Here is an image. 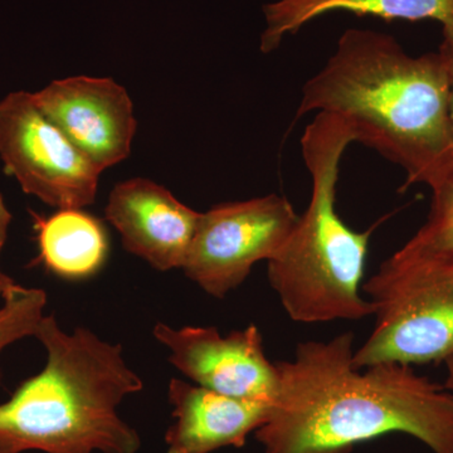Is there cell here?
<instances>
[{
  "label": "cell",
  "mask_w": 453,
  "mask_h": 453,
  "mask_svg": "<svg viewBox=\"0 0 453 453\" xmlns=\"http://www.w3.org/2000/svg\"><path fill=\"white\" fill-rule=\"evenodd\" d=\"M334 12L388 22L434 20L442 26L443 40H453V0H276L264 7L266 29L261 35V52H275L286 37Z\"/></svg>",
  "instance_id": "7c38bea8"
},
{
  "label": "cell",
  "mask_w": 453,
  "mask_h": 453,
  "mask_svg": "<svg viewBox=\"0 0 453 453\" xmlns=\"http://www.w3.org/2000/svg\"><path fill=\"white\" fill-rule=\"evenodd\" d=\"M311 112L342 119L356 142L401 166L404 188L431 187L453 164L440 50L413 57L392 35L348 29L326 65L303 85L295 120Z\"/></svg>",
  "instance_id": "7a4b0ae2"
},
{
  "label": "cell",
  "mask_w": 453,
  "mask_h": 453,
  "mask_svg": "<svg viewBox=\"0 0 453 453\" xmlns=\"http://www.w3.org/2000/svg\"><path fill=\"white\" fill-rule=\"evenodd\" d=\"M47 306V294L42 288L20 286L11 297L0 305V357L3 351L19 340L35 338L44 309ZM3 371L0 366V384Z\"/></svg>",
  "instance_id": "5bb4252c"
},
{
  "label": "cell",
  "mask_w": 453,
  "mask_h": 453,
  "mask_svg": "<svg viewBox=\"0 0 453 453\" xmlns=\"http://www.w3.org/2000/svg\"><path fill=\"white\" fill-rule=\"evenodd\" d=\"M153 335L169 351L170 363L203 388L243 401L275 402L279 369L268 360L255 325L223 336L216 327L157 323Z\"/></svg>",
  "instance_id": "ba28073f"
},
{
  "label": "cell",
  "mask_w": 453,
  "mask_h": 453,
  "mask_svg": "<svg viewBox=\"0 0 453 453\" xmlns=\"http://www.w3.org/2000/svg\"><path fill=\"white\" fill-rule=\"evenodd\" d=\"M12 220H13L12 211L9 210L4 196L0 192V301L2 303L11 297L14 292L19 290L20 286H22L16 280L12 279L8 273H5L2 267V253L8 241Z\"/></svg>",
  "instance_id": "2e32d148"
},
{
  "label": "cell",
  "mask_w": 453,
  "mask_h": 453,
  "mask_svg": "<svg viewBox=\"0 0 453 453\" xmlns=\"http://www.w3.org/2000/svg\"><path fill=\"white\" fill-rule=\"evenodd\" d=\"M169 403L174 422L165 434L166 453H213L243 447L273 405L219 395L198 384L170 380Z\"/></svg>",
  "instance_id": "8fae6325"
},
{
  "label": "cell",
  "mask_w": 453,
  "mask_h": 453,
  "mask_svg": "<svg viewBox=\"0 0 453 453\" xmlns=\"http://www.w3.org/2000/svg\"><path fill=\"white\" fill-rule=\"evenodd\" d=\"M427 222L408 242L419 249L453 251V164L432 184Z\"/></svg>",
  "instance_id": "9a60e30c"
},
{
  "label": "cell",
  "mask_w": 453,
  "mask_h": 453,
  "mask_svg": "<svg viewBox=\"0 0 453 453\" xmlns=\"http://www.w3.org/2000/svg\"><path fill=\"white\" fill-rule=\"evenodd\" d=\"M353 133L342 119L316 113L300 140L311 175V198L288 241L267 262L268 281L286 314L296 323L360 320L374 306L360 295L369 238L375 226L357 232L336 211L340 163Z\"/></svg>",
  "instance_id": "277c9868"
},
{
  "label": "cell",
  "mask_w": 453,
  "mask_h": 453,
  "mask_svg": "<svg viewBox=\"0 0 453 453\" xmlns=\"http://www.w3.org/2000/svg\"><path fill=\"white\" fill-rule=\"evenodd\" d=\"M35 338L46 365L0 403V453H138V431L118 412L144 388L121 344L44 315Z\"/></svg>",
  "instance_id": "3957f363"
},
{
  "label": "cell",
  "mask_w": 453,
  "mask_h": 453,
  "mask_svg": "<svg viewBox=\"0 0 453 453\" xmlns=\"http://www.w3.org/2000/svg\"><path fill=\"white\" fill-rule=\"evenodd\" d=\"M354 334L300 342L277 362L279 393L256 438L265 453H351L389 434L453 453V398L411 366H354Z\"/></svg>",
  "instance_id": "6da1fadb"
},
{
  "label": "cell",
  "mask_w": 453,
  "mask_h": 453,
  "mask_svg": "<svg viewBox=\"0 0 453 453\" xmlns=\"http://www.w3.org/2000/svg\"><path fill=\"white\" fill-rule=\"evenodd\" d=\"M445 363L447 368L445 389L452 395L453 398V356L449 357Z\"/></svg>",
  "instance_id": "ac0fdd59"
},
{
  "label": "cell",
  "mask_w": 453,
  "mask_h": 453,
  "mask_svg": "<svg viewBox=\"0 0 453 453\" xmlns=\"http://www.w3.org/2000/svg\"><path fill=\"white\" fill-rule=\"evenodd\" d=\"M33 96L101 172L129 157L136 133L133 101L112 79L67 77L33 92Z\"/></svg>",
  "instance_id": "9c48e42d"
},
{
  "label": "cell",
  "mask_w": 453,
  "mask_h": 453,
  "mask_svg": "<svg viewBox=\"0 0 453 453\" xmlns=\"http://www.w3.org/2000/svg\"><path fill=\"white\" fill-rule=\"evenodd\" d=\"M297 220L283 196L214 205L202 213L184 273L205 294L223 299L242 285L256 264L275 257Z\"/></svg>",
  "instance_id": "52a82bcc"
},
{
  "label": "cell",
  "mask_w": 453,
  "mask_h": 453,
  "mask_svg": "<svg viewBox=\"0 0 453 453\" xmlns=\"http://www.w3.org/2000/svg\"><path fill=\"white\" fill-rule=\"evenodd\" d=\"M363 290L377 323L354 351L356 368L428 365L453 356V251L407 242Z\"/></svg>",
  "instance_id": "5b68a950"
},
{
  "label": "cell",
  "mask_w": 453,
  "mask_h": 453,
  "mask_svg": "<svg viewBox=\"0 0 453 453\" xmlns=\"http://www.w3.org/2000/svg\"><path fill=\"white\" fill-rule=\"evenodd\" d=\"M438 50L446 62L447 81H449V118L453 150V40H443Z\"/></svg>",
  "instance_id": "e0dca14e"
},
{
  "label": "cell",
  "mask_w": 453,
  "mask_h": 453,
  "mask_svg": "<svg viewBox=\"0 0 453 453\" xmlns=\"http://www.w3.org/2000/svg\"><path fill=\"white\" fill-rule=\"evenodd\" d=\"M105 217L127 252L166 273L183 270L202 213L155 181L134 178L113 187Z\"/></svg>",
  "instance_id": "30bf717a"
},
{
  "label": "cell",
  "mask_w": 453,
  "mask_h": 453,
  "mask_svg": "<svg viewBox=\"0 0 453 453\" xmlns=\"http://www.w3.org/2000/svg\"><path fill=\"white\" fill-rule=\"evenodd\" d=\"M38 261L49 273L79 281L96 275L109 255L103 223L83 210H57L50 217L33 213Z\"/></svg>",
  "instance_id": "4fadbf2b"
},
{
  "label": "cell",
  "mask_w": 453,
  "mask_h": 453,
  "mask_svg": "<svg viewBox=\"0 0 453 453\" xmlns=\"http://www.w3.org/2000/svg\"><path fill=\"white\" fill-rule=\"evenodd\" d=\"M0 159L26 195L56 210H83L96 199L103 172L42 111L33 92L0 100Z\"/></svg>",
  "instance_id": "8992f818"
}]
</instances>
